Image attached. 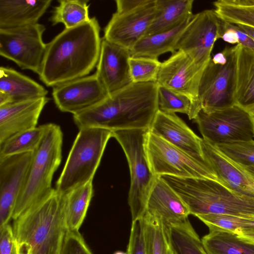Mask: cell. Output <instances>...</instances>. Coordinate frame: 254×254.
<instances>
[{"mask_svg":"<svg viewBox=\"0 0 254 254\" xmlns=\"http://www.w3.org/2000/svg\"><path fill=\"white\" fill-rule=\"evenodd\" d=\"M59 254H93L78 231L67 230Z\"/></svg>","mask_w":254,"mask_h":254,"instance_id":"38","label":"cell"},{"mask_svg":"<svg viewBox=\"0 0 254 254\" xmlns=\"http://www.w3.org/2000/svg\"><path fill=\"white\" fill-rule=\"evenodd\" d=\"M179 195L190 214H216L254 218V197L234 191L217 181L160 176Z\"/></svg>","mask_w":254,"mask_h":254,"instance_id":"4","label":"cell"},{"mask_svg":"<svg viewBox=\"0 0 254 254\" xmlns=\"http://www.w3.org/2000/svg\"><path fill=\"white\" fill-rule=\"evenodd\" d=\"M142 221L146 254H167L169 242L166 226L160 219L147 213Z\"/></svg>","mask_w":254,"mask_h":254,"instance_id":"33","label":"cell"},{"mask_svg":"<svg viewBox=\"0 0 254 254\" xmlns=\"http://www.w3.org/2000/svg\"><path fill=\"white\" fill-rule=\"evenodd\" d=\"M236 234L243 239L254 244V229L239 232Z\"/></svg>","mask_w":254,"mask_h":254,"instance_id":"42","label":"cell"},{"mask_svg":"<svg viewBox=\"0 0 254 254\" xmlns=\"http://www.w3.org/2000/svg\"><path fill=\"white\" fill-rule=\"evenodd\" d=\"M12 227L18 254H59L67 231L62 195L55 189L13 220Z\"/></svg>","mask_w":254,"mask_h":254,"instance_id":"3","label":"cell"},{"mask_svg":"<svg viewBox=\"0 0 254 254\" xmlns=\"http://www.w3.org/2000/svg\"><path fill=\"white\" fill-rule=\"evenodd\" d=\"M49 100L46 96L0 106V143L18 133L37 127L40 114Z\"/></svg>","mask_w":254,"mask_h":254,"instance_id":"20","label":"cell"},{"mask_svg":"<svg viewBox=\"0 0 254 254\" xmlns=\"http://www.w3.org/2000/svg\"><path fill=\"white\" fill-rule=\"evenodd\" d=\"M52 2L51 0H0V29L38 23Z\"/></svg>","mask_w":254,"mask_h":254,"instance_id":"23","label":"cell"},{"mask_svg":"<svg viewBox=\"0 0 254 254\" xmlns=\"http://www.w3.org/2000/svg\"><path fill=\"white\" fill-rule=\"evenodd\" d=\"M221 19L214 9L193 14L176 47L197 65L205 67L210 62L216 41L220 39Z\"/></svg>","mask_w":254,"mask_h":254,"instance_id":"12","label":"cell"},{"mask_svg":"<svg viewBox=\"0 0 254 254\" xmlns=\"http://www.w3.org/2000/svg\"><path fill=\"white\" fill-rule=\"evenodd\" d=\"M129 50L102 39L95 74L109 94L132 81L130 76Z\"/></svg>","mask_w":254,"mask_h":254,"instance_id":"18","label":"cell"},{"mask_svg":"<svg viewBox=\"0 0 254 254\" xmlns=\"http://www.w3.org/2000/svg\"><path fill=\"white\" fill-rule=\"evenodd\" d=\"M149 130L198 161L209 165L203 155L202 138L176 114L158 110Z\"/></svg>","mask_w":254,"mask_h":254,"instance_id":"19","label":"cell"},{"mask_svg":"<svg viewBox=\"0 0 254 254\" xmlns=\"http://www.w3.org/2000/svg\"><path fill=\"white\" fill-rule=\"evenodd\" d=\"M252 114V117H253V126H254V112H251Z\"/></svg>","mask_w":254,"mask_h":254,"instance_id":"46","label":"cell"},{"mask_svg":"<svg viewBox=\"0 0 254 254\" xmlns=\"http://www.w3.org/2000/svg\"><path fill=\"white\" fill-rule=\"evenodd\" d=\"M240 45L226 46L227 60L215 64L211 59L202 73L198 88L201 110L211 113L236 105L237 56Z\"/></svg>","mask_w":254,"mask_h":254,"instance_id":"8","label":"cell"},{"mask_svg":"<svg viewBox=\"0 0 254 254\" xmlns=\"http://www.w3.org/2000/svg\"><path fill=\"white\" fill-rule=\"evenodd\" d=\"M63 140L60 127L54 123L47 124L43 138L33 152L24 184L14 208L13 220L54 192L52 182L61 163Z\"/></svg>","mask_w":254,"mask_h":254,"instance_id":"5","label":"cell"},{"mask_svg":"<svg viewBox=\"0 0 254 254\" xmlns=\"http://www.w3.org/2000/svg\"><path fill=\"white\" fill-rule=\"evenodd\" d=\"M201 148L219 183L234 191L254 197V167L234 161L203 138Z\"/></svg>","mask_w":254,"mask_h":254,"instance_id":"17","label":"cell"},{"mask_svg":"<svg viewBox=\"0 0 254 254\" xmlns=\"http://www.w3.org/2000/svg\"><path fill=\"white\" fill-rule=\"evenodd\" d=\"M193 2V0H155V15L145 36L170 30L192 16Z\"/></svg>","mask_w":254,"mask_h":254,"instance_id":"24","label":"cell"},{"mask_svg":"<svg viewBox=\"0 0 254 254\" xmlns=\"http://www.w3.org/2000/svg\"><path fill=\"white\" fill-rule=\"evenodd\" d=\"M149 129L113 131L112 137L120 143L126 155L130 175L128 196L132 222L143 218L148 198L157 176L152 172L147 156L146 140Z\"/></svg>","mask_w":254,"mask_h":254,"instance_id":"7","label":"cell"},{"mask_svg":"<svg viewBox=\"0 0 254 254\" xmlns=\"http://www.w3.org/2000/svg\"><path fill=\"white\" fill-rule=\"evenodd\" d=\"M45 30V26L39 23L0 29V55L21 69L38 74L46 49L43 40Z\"/></svg>","mask_w":254,"mask_h":254,"instance_id":"11","label":"cell"},{"mask_svg":"<svg viewBox=\"0 0 254 254\" xmlns=\"http://www.w3.org/2000/svg\"><path fill=\"white\" fill-rule=\"evenodd\" d=\"M79 129L56 183V190L60 194L93 180L108 140L112 137L113 131L106 128Z\"/></svg>","mask_w":254,"mask_h":254,"instance_id":"6","label":"cell"},{"mask_svg":"<svg viewBox=\"0 0 254 254\" xmlns=\"http://www.w3.org/2000/svg\"><path fill=\"white\" fill-rule=\"evenodd\" d=\"M33 152L0 158V227L12 219Z\"/></svg>","mask_w":254,"mask_h":254,"instance_id":"16","label":"cell"},{"mask_svg":"<svg viewBox=\"0 0 254 254\" xmlns=\"http://www.w3.org/2000/svg\"><path fill=\"white\" fill-rule=\"evenodd\" d=\"M213 5L221 19L254 28V0H219Z\"/></svg>","mask_w":254,"mask_h":254,"instance_id":"30","label":"cell"},{"mask_svg":"<svg viewBox=\"0 0 254 254\" xmlns=\"http://www.w3.org/2000/svg\"><path fill=\"white\" fill-rule=\"evenodd\" d=\"M251 112H254V109L253 111H251Z\"/></svg>","mask_w":254,"mask_h":254,"instance_id":"47","label":"cell"},{"mask_svg":"<svg viewBox=\"0 0 254 254\" xmlns=\"http://www.w3.org/2000/svg\"><path fill=\"white\" fill-rule=\"evenodd\" d=\"M203 139L213 145L249 141L254 138L252 113L238 105L205 113L193 119Z\"/></svg>","mask_w":254,"mask_h":254,"instance_id":"9","label":"cell"},{"mask_svg":"<svg viewBox=\"0 0 254 254\" xmlns=\"http://www.w3.org/2000/svg\"><path fill=\"white\" fill-rule=\"evenodd\" d=\"M236 101L250 112L254 109V51L241 45L237 56Z\"/></svg>","mask_w":254,"mask_h":254,"instance_id":"26","label":"cell"},{"mask_svg":"<svg viewBox=\"0 0 254 254\" xmlns=\"http://www.w3.org/2000/svg\"><path fill=\"white\" fill-rule=\"evenodd\" d=\"M158 86L156 82H132L73 115L74 122L78 128L149 129L158 110Z\"/></svg>","mask_w":254,"mask_h":254,"instance_id":"2","label":"cell"},{"mask_svg":"<svg viewBox=\"0 0 254 254\" xmlns=\"http://www.w3.org/2000/svg\"><path fill=\"white\" fill-rule=\"evenodd\" d=\"M156 13L155 0L137 10L113 14L103 39L130 50L144 37Z\"/></svg>","mask_w":254,"mask_h":254,"instance_id":"15","label":"cell"},{"mask_svg":"<svg viewBox=\"0 0 254 254\" xmlns=\"http://www.w3.org/2000/svg\"><path fill=\"white\" fill-rule=\"evenodd\" d=\"M42 85L13 68L0 67V106L20 101L46 97Z\"/></svg>","mask_w":254,"mask_h":254,"instance_id":"22","label":"cell"},{"mask_svg":"<svg viewBox=\"0 0 254 254\" xmlns=\"http://www.w3.org/2000/svg\"><path fill=\"white\" fill-rule=\"evenodd\" d=\"M215 146L234 161L246 167H254V140Z\"/></svg>","mask_w":254,"mask_h":254,"instance_id":"37","label":"cell"},{"mask_svg":"<svg viewBox=\"0 0 254 254\" xmlns=\"http://www.w3.org/2000/svg\"><path fill=\"white\" fill-rule=\"evenodd\" d=\"M0 254H18L12 227L9 223L0 227Z\"/></svg>","mask_w":254,"mask_h":254,"instance_id":"40","label":"cell"},{"mask_svg":"<svg viewBox=\"0 0 254 254\" xmlns=\"http://www.w3.org/2000/svg\"><path fill=\"white\" fill-rule=\"evenodd\" d=\"M95 17L65 28L47 44L38 74L47 86L55 87L88 75L97 65L102 39Z\"/></svg>","mask_w":254,"mask_h":254,"instance_id":"1","label":"cell"},{"mask_svg":"<svg viewBox=\"0 0 254 254\" xmlns=\"http://www.w3.org/2000/svg\"><path fill=\"white\" fill-rule=\"evenodd\" d=\"M114 254H127V253H124L121 251H117L114 253Z\"/></svg>","mask_w":254,"mask_h":254,"instance_id":"45","label":"cell"},{"mask_svg":"<svg viewBox=\"0 0 254 254\" xmlns=\"http://www.w3.org/2000/svg\"><path fill=\"white\" fill-rule=\"evenodd\" d=\"M167 254H174V253L170 246V244Z\"/></svg>","mask_w":254,"mask_h":254,"instance_id":"44","label":"cell"},{"mask_svg":"<svg viewBox=\"0 0 254 254\" xmlns=\"http://www.w3.org/2000/svg\"><path fill=\"white\" fill-rule=\"evenodd\" d=\"M152 1V0H116V12L122 13L135 10L148 4Z\"/></svg>","mask_w":254,"mask_h":254,"instance_id":"41","label":"cell"},{"mask_svg":"<svg viewBox=\"0 0 254 254\" xmlns=\"http://www.w3.org/2000/svg\"><path fill=\"white\" fill-rule=\"evenodd\" d=\"M145 213L159 218L167 227L183 222L190 215L181 198L160 176L150 191Z\"/></svg>","mask_w":254,"mask_h":254,"instance_id":"21","label":"cell"},{"mask_svg":"<svg viewBox=\"0 0 254 254\" xmlns=\"http://www.w3.org/2000/svg\"><path fill=\"white\" fill-rule=\"evenodd\" d=\"M47 124L18 133L0 143V158L34 152L39 145Z\"/></svg>","mask_w":254,"mask_h":254,"instance_id":"32","label":"cell"},{"mask_svg":"<svg viewBox=\"0 0 254 254\" xmlns=\"http://www.w3.org/2000/svg\"><path fill=\"white\" fill-rule=\"evenodd\" d=\"M161 64L158 59L131 56L129 66L132 82H156Z\"/></svg>","mask_w":254,"mask_h":254,"instance_id":"36","label":"cell"},{"mask_svg":"<svg viewBox=\"0 0 254 254\" xmlns=\"http://www.w3.org/2000/svg\"><path fill=\"white\" fill-rule=\"evenodd\" d=\"M237 25L254 41V28L241 24Z\"/></svg>","mask_w":254,"mask_h":254,"instance_id":"43","label":"cell"},{"mask_svg":"<svg viewBox=\"0 0 254 254\" xmlns=\"http://www.w3.org/2000/svg\"><path fill=\"white\" fill-rule=\"evenodd\" d=\"M108 95L95 73L55 86L52 92L58 108L73 115L93 107Z\"/></svg>","mask_w":254,"mask_h":254,"instance_id":"14","label":"cell"},{"mask_svg":"<svg viewBox=\"0 0 254 254\" xmlns=\"http://www.w3.org/2000/svg\"><path fill=\"white\" fill-rule=\"evenodd\" d=\"M192 16L170 30L145 36L129 51L130 56L158 59L164 53H174L181 36Z\"/></svg>","mask_w":254,"mask_h":254,"instance_id":"25","label":"cell"},{"mask_svg":"<svg viewBox=\"0 0 254 254\" xmlns=\"http://www.w3.org/2000/svg\"><path fill=\"white\" fill-rule=\"evenodd\" d=\"M209 231L221 230L235 234L254 229V218L230 215L208 214L196 216Z\"/></svg>","mask_w":254,"mask_h":254,"instance_id":"35","label":"cell"},{"mask_svg":"<svg viewBox=\"0 0 254 254\" xmlns=\"http://www.w3.org/2000/svg\"><path fill=\"white\" fill-rule=\"evenodd\" d=\"M93 194L92 180L61 194L67 230H79L85 218Z\"/></svg>","mask_w":254,"mask_h":254,"instance_id":"27","label":"cell"},{"mask_svg":"<svg viewBox=\"0 0 254 254\" xmlns=\"http://www.w3.org/2000/svg\"><path fill=\"white\" fill-rule=\"evenodd\" d=\"M205 67L197 65L187 54L178 50L161 63L156 82L189 97L197 114L201 110L198 88Z\"/></svg>","mask_w":254,"mask_h":254,"instance_id":"13","label":"cell"},{"mask_svg":"<svg viewBox=\"0 0 254 254\" xmlns=\"http://www.w3.org/2000/svg\"><path fill=\"white\" fill-rule=\"evenodd\" d=\"M201 241L208 254H254V244L226 231H209Z\"/></svg>","mask_w":254,"mask_h":254,"instance_id":"28","label":"cell"},{"mask_svg":"<svg viewBox=\"0 0 254 254\" xmlns=\"http://www.w3.org/2000/svg\"><path fill=\"white\" fill-rule=\"evenodd\" d=\"M127 254H146L142 219L131 222Z\"/></svg>","mask_w":254,"mask_h":254,"instance_id":"39","label":"cell"},{"mask_svg":"<svg viewBox=\"0 0 254 254\" xmlns=\"http://www.w3.org/2000/svg\"><path fill=\"white\" fill-rule=\"evenodd\" d=\"M158 85V110L167 113L185 114L190 120L195 118L197 113L192 101L189 97Z\"/></svg>","mask_w":254,"mask_h":254,"instance_id":"34","label":"cell"},{"mask_svg":"<svg viewBox=\"0 0 254 254\" xmlns=\"http://www.w3.org/2000/svg\"><path fill=\"white\" fill-rule=\"evenodd\" d=\"M146 151L150 168L157 176L208 178L217 181L209 165L202 163L148 130Z\"/></svg>","mask_w":254,"mask_h":254,"instance_id":"10","label":"cell"},{"mask_svg":"<svg viewBox=\"0 0 254 254\" xmlns=\"http://www.w3.org/2000/svg\"><path fill=\"white\" fill-rule=\"evenodd\" d=\"M166 227L174 254H208L189 219Z\"/></svg>","mask_w":254,"mask_h":254,"instance_id":"29","label":"cell"},{"mask_svg":"<svg viewBox=\"0 0 254 254\" xmlns=\"http://www.w3.org/2000/svg\"><path fill=\"white\" fill-rule=\"evenodd\" d=\"M88 0H59L55 7L50 21L53 25L63 23L68 29L88 21Z\"/></svg>","mask_w":254,"mask_h":254,"instance_id":"31","label":"cell"}]
</instances>
